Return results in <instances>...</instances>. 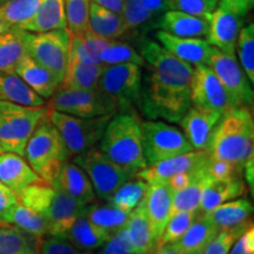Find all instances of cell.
<instances>
[{"mask_svg": "<svg viewBox=\"0 0 254 254\" xmlns=\"http://www.w3.org/2000/svg\"><path fill=\"white\" fill-rule=\"evenodd\" d=\"M139 53L145 62L139 111L148 120L178 124L190 106L194 66L153 40L142 41Z\"/></svg>", "mask_w": 254, "mask_h": 254, "instance_id": "6da1fadb", "label": "cell"}, {"mask_svg": "<svg viewBox=\"0 0 254 254\" xmlns=\"http://www.w3.org/2000/svg\"><path fill=\"white\" fill-rule=\"evenodd\" d=\"M213 159L244 165L254 157V119L251 107H234L221 117L206 150Z\"/></svg>", "mask_w": 254, "mask_h": 254, "instance_id": "7a4b0ae2", "label": "cell"}, {"mask_svg": "<svg viewBox=\"0 0 254 254\" xmlns=\"http://www.w3.org/2000/svg\"><path fill=\"white\" fill-rule=\"evenodd\" d=\"M140 118L135 112H118L110 119L99 150L131 176L147 166L142 150Z\"/></svg>", "mask_w": 254, "mask_h": 254, "instance_id": "3957f363", "label": "cell"}, {"mask_svg": "<svg viewBox=\"0 0 254 254\" xmlns=\"http://www.w3.org/2000/svg\"><path fill=\"white\" fill-rule=\"evenodd\" d=\"M17 195L20 204L45 219L49 236H63L84 215L85 205L45 182L28 185Z\"/></svg>", "mask_w": 254, "mask_h": 254, "instance_id": "277c9868", "label": "cell"}, {"mask_svg": "<svg viewBox=\"0 0 254 254\" xmlns=\"http://www.w3.org/2000/svg\"><path fill=\"white\" fill-rule=\"evenodd\" d=\"M24 157L34 172L47 184L53 183L62 165L71 158L47 113L28 139Z\"/></svg>", "mask_w": 254, "mask_h": 254, "instance_id": "5b68a950", "label": "cell"}, {"mask_svg": "<svg viewBox=\"0 0 254 254\" xmlns=\"http://www.w3.org/2000/svg\"><path fill=\"white\" fill-rule=\"evenodd\" d=\"M46 113L45 106H25L0 100V146L4 152L24 157L28 139Z\"/></svg>", "mask_w": 254, "mask_h": 254, "instance_id": "8992f818", "label": "cell"}, {"mask_svg": "<svg viewBox=\"0 0 254 254\" xmlns=\"http://www.w3.org/2000/svg\"><path fill=\"white\" fill-rule=\"evenodd\" d=\"M21 38L27 55L55 74L62 84L69 56L71 34L67 28L39 33L21 31Z\"/></svg>", "mask_w": 254, "mask_h": 254, "instance_id": "52a82bcc", "label": "cell"}, {"mask_svg": "<svg viewBox=\"0 0 254 254\" xmlns=\"http://www.w3.org/2000/svg\"><path fill=\"white\" fill-rule=\"evenodd\" d=\"M47 116L51 123L58 129L69 157L84 153L99 144L105 128L112 118H79L51 109L47 110Z\"/></svg>", "mask_w": 254, "mask_h": 254, "instance_id": "ba28073f", "label": "cell"}, {"mask_svg": "<svg viewBox=\"0 0 254 254\" xmlns=\"http://www.w3.org/2000/svg\"><path fill=\"white\" fill-rule=\"evenodd\" d=\"M49 109L79 118L113 117L119 111L117 101L99 88L72 90L63 86L50 98Z\"/></svg>", "mask_w": 254, "mask_h": 254, "instance_id": "9c48e42d", "label": "cell"}, {"mask_svg": "<svg viewBox=\"0 0 254 254\" xmlns=\"http://www.w3.org/2000/svg\"><path fill=\"white\" fill-rule=\"evenodd\" d=\"M142 73V66L131 63L104 66L98 88L117 101L118 112H135L140 101Z\"/></svg>", "mask_w": 254, "mask_h": 254, "instance_id": "30bf717a", "label": "cell"}, {"mask_svg": "<svg viewBox=\"0 0 254 254\" xmlns=\"http://www.w3.org/2000/svg\"><path fill=\"white\" fill-rule=\"evenodd\" d=\"M142 150L147 166L193 151L184 133L163 120H140Z\"/></svg>", "mask_w": 254, "mask_h": 254, "instance_id": "8fae6325", "label": "cell"}, {"mask_svg": "<svg viewBox=\"0 0 254 254\" xmlns=\"http://www.w3.org/2000/svg\"><path fill=\"white\" fill-rule=\"evenodd\" d=\"M73 163L77 164L90 178L97 199L105 201H107L124 183L133 178L97 146L73 157Z\"/></svg>", "mask_w": 254, "mask_h": 254, "instance_id": "7c38bea8", "label": "cell"}, {"mask_svg": "<svg viewBox=\"0 0 254 254\" xmlns=\"http://www.w3.org/2000/svg\"><path fill=\"white\" fill-rule=\"evenodd\" d=\"M208 66L221 82L234 106L252 109L254 101L253 85L241 68L236 55H227L213 49Z\"/></svg>", "mask_w": 254, "mask_h": 254, "instance_id": "4fadbf2b", "label": "cell"}, {"mask_svg": "<svg viewBox=\"0 0 254 254\" xmlns=\"http://www.w3.org/2000/svg\"><path fill=\"white\" fill-rule=\"evenodd\" d=\"M190 98L192 106L218 111L222 116L236 107L217 75L206 65L194 66Z\"/></svg>", "mask_w": 254, "mask_h": 254, "instance_id": "5bb4252c", "label": "cell"}, {"mask_svg": "<svg viewBox=\"0 0 254 254\" xmlns=\"http://www.w3.org/2000/svg\"><path fill=\"white\" fill-rule=\"evenodd\" d=\"M208 159L209 155L206 150H193L146 166L144 170L136 172L134 177L147 183L148 185L155 183H166L177 173L202 170L207 165Z\"/></svg>", "mask_w": 254, "mask_h": 254, "instance_id": "9a60e30c", "label": "cell"}, {"mask_svg": "<svg viewBox=\"0 0 254 254\" xmlns=\"http://www.w3.org/2000/svg\"><path fill=\"white\" fill-rule=\"evenodd\" d=\"M207 23L205 38L209 45L227 55H236V44L241 27L244 26V17L218 5L208 15Z\"/></svg>", "mask_w": 254, "mask_h": 254, "instance_id": "2e32d148", "label": "cell"}, {"mask_svg": "<svg viewBox=\"0 0 254 254\" xmlns=\"http://www.w3.org/2000/svg\"><path fill=\"white\" fill-rule=\"evenodd\" d=\"M222 114L218 111L205 110L190 105L178 123L193 150H207L212 134Z\"/></svg>", "mask_w": 254, "mask_h": 254, "instance_id": "e0dca14e", "label": "cell"}, {"mask_svg": "<svg viewBox=\"0 0 254 254\" xmlns=\"http://www.w3.org/2000/svg\"><path fill=\"white\" fill-rule=\"evenodd\" d=\"M155 38L164 49H166L178 59L192 66H208L213 47L209 45L206 39L176 37L160 30L157 31Z\"/></svg>", "mask_w": 254, "mask_h": 254, "instance_id": "ac0fdd59", "label": "cell"}, {"mask_svg": "<svg viewBox=\"0 0 254 254\" xmlns=\"http://www.w3.org/2000/svg\"><path fill=\"white\" fill-rule=\"evenodd\" d=\"M51 185L72 196L81 205L86 206L98 200L90 178L71 160L65 161L62 165L56 179Z\"/></svg>", "mask_w": 254, "mask_h": 254, "instance_id": "d6986e66", "label": "cell"}, {"mask_svg": "<svg viewBox=\"0 0 254 254\" xmlns=\"http://www.w3.org/2000/svg\"><path fill=\"white\" fill-rule=\"evenodd\" d=\"M172 194V190L167 183H155L148 185L144 196L146 214L158 245L164 228L170 219Z\"/></svg>", "mask_w": 254, "mask_h": 254, "instance_id": "ffe728a7", "label": "cell"}, {"mask_svg": "<svg viewBox=\"0 0 254 254\" xmlns=\"http://www.w3.org/2000/svg\"><path fill=\"white\" fill-rule=\"evenodd\" d=\"M0 182L18 194L32 184L44 182L23 155L12 152L0 153Z\"/></svg>", "mask_w": 254, "mask_h": 254, "instance_id": "44dd1931", "label": "cell"}, {"mask_svg": "<svg viewBox=\"0 0 254 254\" xmlns=\"http://www.w3.org/2000/svg\"><path fill=\"white\" fill-rule=\"evenodd\" d=\"M14 73L44 100L50 99L60 86V81L55 77V74L31 58L27 53L19 60Z\"/></svg>", "mask_w": 254, "mask_h": 254, "instance_id": "7402d4cb", "label": "cell"}, {"mask_svg": "<svg viewBox=\"0 0 254 254\" xmlns=\"http://www.w3.org/2000/svg\"><path fill=\"white\" fill-rule=\"evenodd\" d=\"M125 231L132 245L133 254H154L157 251L159 245L146 214L144 199L129 212Z\"/></svg>", "mask_w": 254, "mask_h": 254, "instance_id": "603a6c76", "label": "cell"}, {"mask_svg": "<svg viewBox=\"0 0 254 254\" xmlns=\"http://www.w3.org/2000/svg\"><path fill=\"white\" fill-rule=\"evenodd\" d=\"M245 193L246 185L241 176L225 180H213L208 178L200 198L199 212L206 213L224 202L245 195Z\"/></svg>", "mask_w": 254, "mask_h": 254, "instance_id": "cb8c5ba5", "label": "cell"}, {"mask_svg": "<svg viewBox=\"0 0 254 254\" xmlns=\"http://www.w3.org/2000/svg\"><path fill=\"white\" fill-rule=\"evenodd\" d=\"M207 19L178 11H165L159 17L157 27L176 37L202 38L207 33Z\"/></svg>", "mask_w": 254, "mask_h": 254, "instance_id": "d4e9b609", "label": "cell"}, {"mask_svg": "<svg viewBox=\"0 0 254 254\" xmlns=\"http://www.w3.org/2000/svg\"><path fill=\"white\" fill-rule=\"evenodd\" d=\"M18 28L33 33L66 28L65 2L64 0H41L36 13Z\"/></svg>", "mask_w": 254, "mask_h": 254, "instance_id": "484cf974", "label": "cell"}, {"mask_svg": "<svg viewBox=\"0 0 254 254\" xmlns=\"http://www.w3.org/2000/svg\"><path fill=\"white\" fill-rule=\"evenodd\" d=\"M218 231L215 225L200 213L189 230L170 246L179 254H201Z\"/></svg>", "mask_w": 254, "mask_h": 254, "instance_id": "4316f807", "label": "cell"}, {"mask_svg": "<svg viewBox=\"0 0 254 254\" xmlns=\"http://www.w3.org/2000/svg\"><path fill=\"white\" fill-rule=\"evenodd\" d=\"M252 204L247 199L238 198L217 206L211 211L201 213L204 217L215 225L219 230L234 228L249 224L252 214Z\"/></svg>", "mask_w": 254, "mask_h": 254, "instance_id": "83f0119b", "label": "cell"}, {"mask_svg": "<svg viewBox=\"0 0 254 254\" xmlns=\"http://www.w3.org/2000/svg\"><path fill=\"white\" fill-rule=\"evenodd\" d=\"M69 244L85 252H94L110 239V234L103 228L93 224L85 215L79 217L73 222L71 228L63 234Z\"/></svg>", "mask_w": 254, "mask_h": 254, "instance_id": "f1b7e54d", "label": "cell"}, {"mask_svg": "<svg viewBox=\"0 0 254 254\" xmlns=\"http://www.w3.org/2000/svg\"><path fill=\"white\" fill-rule=\"evenodd\" d=\"M0 222L2 225H12L40 239L49 236V226L45 219L20 202H17L0 214Z\"/></svg>", "mask_w": 254, "mask_h": 254, "instance_id": "f546056e", "label": "cell"}, {"mask_svg": "<svg viewBox=\"0 0 254 254\" xmlns=\"http://www.w3.org/2000/svg\"><path fill=\"white\" fill-rule=\"evenodd\" d=\"M104 65H88L68 56L67 67L60 86L72 90H94L98 88Z\"/></svg>", "mask_w": 254, "mask_h": 254, "instance_id": "4dcf8cb0", "label": "cell"}, {"mask_svg": "<svg viewBox=\"0 0 254 254\" xmlns=\"http://www.w3.org/2000/svg\"><path fill=\"white\" fill-rule=\"evenodd\" d=\"M0 100L33 107L45 106L46 104L14 72L2 71H0Z\"/></svg>", "mask_w": 254, "mask_h": 254, "instance_id": "1f68e13d", "label": "cell"}, {"mask_svg": "<svg viewBox=\"0 0 254 254\" xmlns=\"http://www.w3.org/2000/svg\"><path fill=\"white\" fill-rule=\"evenodd\" d=\"M41 239L12 225L0 226V254H41Z\"/></svg>", "mask_w": 254, "mask_h": 254, "instance_id": "d6a6232c", "label": "cell"}, {"mask_svg": "<svg viewBox=\"0 0 254 254\" xmlns=\"http://www.w3.org/2000/svg\"><path fill=\"white\" fill-rule=\"evenodd\" d=\"M90 30L107 39L116 40L126 33L122 14L101 7L91 2L90 5Z\"/></svg>", "mask_w": 254, "mask_h": 254, "instance_id": "836d02e7", "label": "cell"}, {"mask_svg": "<svg viewBox=\"0 0 254 254\" xmlns=\"http://www.w3.org/2000/svg\"><path fill=\"white\" fill-rule=\"evenodd\" d=\"M84 215L97 226L106 231L110 236H113L125 227L129 213L114 207L109 202L106 205H100L95 201L85 206Z\"/></svg>", "mask_w": 254, "mask_h": 254, "instance_id": "e575fe53", "label": "cell"}, {"mask_svg": "<svg viewBox=\"0 0 254 254\" xmlns=\"http://www.w3.org/2000/svg\"><path fill=\"white\" fill-rule=\"evenodd\" d=\"M26 55L21 30L12 27L0 34V71L14 72L15 66Z\"/></svg>", "mask_w": 254, "mask_h": 254, "instance_id": "d590c367", "label": "cell"}, {"mask_svg": "<svg viewBox=\"0 0 254 254\" xmlns=\"http://www.w3.org/2000/svg\"><path fill=\"white\" fill-rule=\"evenodd\" d=\"M135 178V177H134ZM148 184L142 182V180L135 178L132 180H127L119 187L113 195L107 200V202L114 207L122 209L124 212H129L134 209L136 206L140 204V201L144 199L146 190H147Z\"/></svg>", "mask_w": 254, "mask_h": 254, "instance_id": "8d00e7d4", "label": "cell"}, {"mask_svg": "<svg viewBox=\"0 0 254 254\" xmlns=\"http://www.w3.org/2000/svg\"><path fill=\"white\" fill-rule=\"evenodd\" d=\"M99 60L104 66L117 65V64H136L144 67L145 62L141 55L129 46L128 44L111 40L99 52Z\"/></svg>", "mask_w": 254, "mask_h": 254, "instance_id": "74e56055", "label": "cell"}, {"mask_svg": "<svg viewBox=\"0 0 254 254\" xmlns=\"http://www.w3.org/2000/svg\"><path fill=\"white\" fill-rule=\"evenodd\" d=\"M66 28L71 36H81L86 32L90 20L91 0H64Z\"/></svg>", "mask_w": 254, "mask_h": 254, "instance_id": "f35d334b", "label": "cell"}, {"mask_svg": "<svg viewBox=\"0 0 254 254\" xmlns=\"http://www.w3.org/2000/svg\"><path fill=\"white\" fill-rule=\"evenodd\" d=\"M236 55L238 56L241 68L246 73L251 84H254V25L247 24L241 27L236 44Z\"/></svg>", "mask_w": 254, "mask_h": 254, "instance_id": "ab89813d", "label": "cell"}, {"mask_svg": "<svg viewBox=\"0 0 254 254\" xmlns=\"http://www.w3.org/2000/svg\"><path fill=\"white\" fill-rule=\"evenodd\" d=\"M207 180L208 177L205 176L201 179L196 180L195 183L190 184L186 189L173 192L170 217L179 213V212L199 211L200 198H201L202 190H204V186Z\"/></svg>", "mask_w": 254, "mask_h": 254, "instance_id": "60d3db41", "label": "cell"}, {"mask_svg": "<svg viewBox=\"0 0 254 254\" xmlns=\"http://www.w3.org/2000/svg\"><path fill=\"white\" fill-rule=\"evenodd\" d=\"M41 0H9L0 5L2 14L11 27L18 28L36 13Z\"/></svg>", "mask_w": 254, "mask_h": 254, "instance_id": "b9f144b4", "label": "cell"}, {"mask_svg": "<svg viewBox=\"0 0 254 254\" xmlns=\"http://www.w3.org/2000/svg\"><path fill=\"white\" fill-rule=\"evenodd\" d=\"M199 214V211H185L179 212V213L173 214L172 217H170L166 226L164 228L163 234H161L159 246L171 245V244L176 243L189 230V227L192 225V222L195 220Z\"/></svg>", "mask_w": 254, "mask_h": 254, "instance_id": "7bdbcfd3", "label": "cell"}, {"mask_svg": "<svg viewBox=\"0 0 254 254\" xmlns=\"http://www.w3.org/2000/svg\"><path fill=\"white\" fill-rule=\"evenodd\" d=\"M251 226H253V222L243 225V226L234 228H224L219 230L217 234L213 237L201 254H228L234 245V243L243 236Z\"/></svg>", "mask_w": 254, "mask_h": 254, "instance_id": "ee69618b", "label": "cell"}, {"mask_svg": "<svg viewBox=\"0 0 254 254\" xmlns=\"http://www.w3.org/2000/svg\"><path fill=\"white\" fill-rule=\"evenodd\" d=\"M122 18L126 32H136L157 17L138 0H125Z\"/></svg>", "mask_w": 254, "mask_h": 254, "instance_id": "f6af8a7d", "label": "cell"}, {"mask_svg": "<svg viewBox=\"0 0 254 254\" xmlns=\"http://www.w3.org/2000/svg\"><path fill=\"white\" fill-rule=\"evenodd\" d=\"M164 2L166 11H178L206 19L219 5V0H164Z\"/></svg>", "mask_w": 254, "mask_h": 254, "instance_id": "bcb514c9", "label": "cell"}, {"mask_svg": "<svg viewBox=\"0 0 254 254\" xmlns=\"http://www.w3.org/2000/svg\"><path fill=\"white\" fill-rule=\"evenodd\" d=\"M244 167L240 165L230 163L226 160H219L209 157L206 165V174L213 180L231 179L234 177H240L243 174Z\"/></svg>", "mask_w": 254, "mask_h": 254, "instance_id": "7dc6e473", "label": "cell"}, {"mask_svg": "<svg viewBox=\"0 0 254 254\" xmlns=\"http://www.w3.org/2000/svg\"><path fill=\"white\" fill-rule=\"evenodd\" d=\"M92 254H133V249L129 243L125 227L114 233L110 239L95 250Z\"/></svg>", "mask_w": 254, "mask_h": 254, "instance_id": "c3c4849f", "label": "cell"}, {"mask_svg": "<svg viewBox=\"0 0 254 254\" xmlns=\"http://www.w3.org/2000/svg\"><path fill=\"white\" fill-rule=\"evenodd\" d=\"M41 254H92L78 250L62 236H47L41 239Z\"/></svg>", "mask_w": 254, "mask_h": 254, "instance_id": "681fc988", "label": "cell"}, {"mask_svg": "<svg viewBox=\"0 0 254 254\" xmlns=\"http://www.w3.org/2000/svg\"><path fill=\"white\" fill-rule=\"evenodd\" d=\"M69 56L88 65H99L100 60L88 49L81 36H71L69 40ZM103 65V64H101Z\"/></svg>", "mask_w": 254, "mask_h": 254, "instance_id": "f907efd6", "label": "cell"}, {"mask_svg": "<svg viewBox=\"0 0 254 254\" xmlns=\"http://www.w3.org/2000/svg\"><path fill=\"white\" fill-rule=\"evenodd\" d=\"M228 254H254V228L251 226L238 239Z\"/></svg>", "mask_w": 254, "mask_h": 254, "instance_id": "816d5d0a", "label": "cell"}, {"mask_svg": "<svg viewBox=\"0 0 254 254\" xmlns=\"http://www.w3.org/2000/svg\"><path fill=\"white\" fill-rule=\"evenodd\" d=\"M219 6L245 18L247 13L252 11L254 0H219Z\"/></svg>", "mask_w": 254, "mask_h": 254, "instance_id": "f5cc1de1", "label": "cell"}, {"mask_svg": "<svg viewBox=\"0 0 254 254\" xmlns=\"http://www.w3.org/2000/svg\"><path fill=\"white\" fill-rule=\"evenodd\" d=\"M81 38H82V40L85 41V44H86V46L88 47V49H90L97 57L99 56L100 51L103 50L111 40H112V39H107V38L101 37V36H99V34L94 33V32H92L90 28H88V30L85 32L84 34H81ZM98 58H99V57H98Z\"/></svg>", "mask_w": 254, "mask_h": 254, "instance_id": "db71d44e", "label": "cell"}, {"mask_svg": "<svg viewBox=\"0 0 254 254\" xmlns=\"http://www.w3.org/2000/svg\"><path fill=\"white\" fill-rule=\"evenodd\" d=\"M17 202H19L18 195L0 182V214L4 213Z\"/></svg>", "mask_w": 254, "mask_h": 254, "instance_id": "11a10c76", "label": "cell"}, {"mask_svg": "<svg viewBox=\"0 0 254 254\" xmlns=\"http://www.w3.org/2000/svg\"><path fill=\"white\" fill-rule=\"evenodd\" d=\"M91 2L118 14H122L125 5V0H91Z\"/></svg>", "mask_w": 254, "mask_h": 254, "instance_id": "9f6ffc18", "label": "cell"}, {"mask_svg": "<svg viewBox=\"0 0 254 254\" xmlns=\"http://www.w3.org/2000/svg\"><path fill=\"white\" fill-rule=\"evenodd\" d=\"M138 1L141 2L146 8L150 9L155 17H160L166 11L164 0H138Z\"/></svg>", "mask_w": 254, "mask_h": 254, "instance_id": "6f0895ef", "label": "cell"}, {"mask_svg": "<svg viewBox=\"0 0 254 254\" xmlns=\"http://www.w3.org/2000/svg\"><path fill=\"white\" fill-rule=\"evenodd\" d=\"M243 172L245 173L246 180L249 183V185L251 187V192L253 193V186H254V157L249 159L246 161L245 165H244V170Z\"/></svg>", "mask_w": 254, "mask_h": 254, "instance_id": "680465c9", "label": "cell"}, {"mask_svg": "<svg viewBox=\"0 0 254 254\" xmlns=\"http://www.w3.org/2000/svg\"><path fill=\"white\" fill-rule=\"evenodd\" d=\"M154 254H179L176 252L172 247L170 245H164V246H159L157 251H155Z\"/></svg>", "mask_w": 254, "mask_h": 254, "instance_id": "91938a15", "label": "cell"}, {"mask_svg": "<svg viewBox=\"0 0 254 254\" xmlns=\"http://www.w3.org/2000/svg\"><path fill=\"white\" fill-rule=\"evenodd\" d=\"M9 28H12L11 25L7 23V20L5 19L4 14H2L1 9H0V34H1L2 32L9 30Z\"/></svg>", "mask_w": 254, "mask_h": 254, "instance_id": "94428289", "label": "cell"}, {"mask_svg": "<svg viewBox=\"0 0 254 254\" xmlns=\"http://www.w3.org/2000/svg\"><path fill=\"white\" fill-rule=\"evenodd\" d=\"M7 1H9V0H0V5L5 4V2H7Z\"/></svg>", "mask_w": 254, "mask_h": 254, "instance_id": "6125c7cd", "label": "cell"}, {"mask_svg": "<svg viewBox=\"0 0 254 254\" xmlns=\"http://www.w3.org/2000/svg\"><path fill=\"white\" fill-rule=\"evenodd\" d=\"M2 152H4V150H2L1 146H0V153H2Z\"/></svg>", "mask_w": 254, "mask_h": 254, "instance_id": "be15d7a7", "label": "cell"}, {"mask_svg": "<svg viewBox=\"0 0 254 254\" xmlns=\"http://www.w3.org/2000/svg\"><path fill=\"white\" fill-rule=\"evenodd\" d=\"M1 225H2V224H1V222H0V226H1Z\"/></svg>", "mask_w": 254, "mask_h": 254, "instance_id": "e7e4bbea", "label": "cell"}]
</instances>
